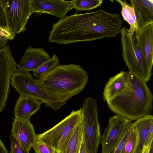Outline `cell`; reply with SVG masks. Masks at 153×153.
I'll list each match as a JSON object with an SVG mask.
<instances>
[{
	"label": "cell",
	"instance_id": "obj_1",
	"mask_svg": "<svg viewBox=\"0 0 153 153\" xmlns=\"http://www.w3.org/2000/svg\"><path fill=\"white\" fill-rule=\"evenodd\" d=\"M123 25L118 14L106 12L102 9L90 13L75 14L53 24L48 41L59 44L114 38Z\"/></svg>",
	"mask_w": 153,
	"mask_h": 153
},
{
	"label": "cell",
	"instance_id": "obj_2",
	"mask_svg": "<svg viewBox=\"0 0 153 153\" xmlns=\"http://www.w3.org/2000/svg\"><path fill=\"white\" fill-rule=\"evenodd\" d=\"M153 96L146 82L128 71L126 86L108 104L115 114L131 121H135L152 110Z\"/></svg>",
	"mask_w": 153,
	"mask_h": 153
},
{
	"label": "cell",
	"instance_id": "obj_3",
	"mask_svg": "<svg viewBox=\"0 0 153 153\" xmlns=\"http://www.w3.org/2000/svg\"><path fill=\"white\" fill-rule=\"evenodd\" d=\"M35 79L44 91L66 102L82 91L88 83V77L80 65L72 63L59 65Z\"/></svg>",
	"mask_w": 153,
	"mask_h": 153
},
{
	"label": "cell",
	"instance_id": "obj_4",
	"mask_svg": "<svg viewBox=\"0 0 153 153\" xmlns=\"http://www.w3.org/2000/svg\"><path fill=\"white\" fill-rule=\"evenodd\" d=\"M127 29L124 27L120 33L124 60L129 72L147 82L151 78L152 72L147 67L142 51L135 39V33L130 38Z\"/></svg>",
	"mask_w": 153,
	"mask_h": 153
},
{
	"label": "cell",
	"instance_id": "obj_5",
	"mask_svg": "<svg viewBox=\"0 0 153 153\" xmlns=\"http://www.w3.org/2000/svg\"><path fill=\"white\" fill-rule=\"evenodd\" d=\"M10 84L20 95L32 96L41 104L45 103L46 106L52 108L56 111L66 103L42 90L29 72L18 70L12 75Z\"/></svg>",
	"mask_w": 153,
	"mask_h": 153
},
{
	"label": "cell",
	"instance_id": "obj_6",
	"mask_svg": "<svg viewBox=\"0 0 153 153\" xmlns=\"http://www.w3.org/2000/svg\"><path fill=\"white\" fill-rule=\"evenodd\" d=\"M81 108L83 140L90 153H97L101 135L97 100L89 97L86 98Z\"/></svg>",
	"mask_w": 153,
	"mask_h": 153
},
{
	"label": "cell",
	"instance_id": "obj_7",
	"mask_svg": "<svg viewBox=\"0 0 153 153\" xmlns=\"http://www.w3.org/2000/svg\"><path fill=\"white\" fill-rule=\"evenodd\" d=\"M81 108L71 113L53 127L45 132L36 134V138L52 148L56 153L62 149L71 131L81 120Z\"/></svg>",
	"mask_w": 153,
	"mask_h": 153
},
{
	"label": "cell",
	"instance_id": "obj_8",
	"mask_svg": "<svg viewBox=\"0 0 153 153\" xmlns=\"http://www.w3.org/2000/svg\"><path fill=\"white\" fill-rule=\"evenodd\" d=\"M31 0H7L4 10L9 29L15 35L27 30L26 26L33 13Z\"/></svg>",
	"mask_w": 153,
	"mask_h": 153
},
{
	"label": "cell",
	"instance_id": "obj_9",
	"mask_svg": "<svg viewBox=\"0 0 153 153\" xmlns=\"http://www.w3.org/2000/svg\"><path fill=\"white\" fill-rule=\"evenodd\" d=\"M131 121L119 115L110 117L107 126L101 136L102 153H111L120 141Z\"/></svg>",
	"mask_w": 153,
	"mask_h": 153
},
{
	"label": "cell",
	"instance_id": "obj_10",
	"mask_svg": "<svg viewBox=\"0 0 153 153\" xmlns=\"http://www.w3.org/2000/svg\"><path fill=\"white\" fill-rule=\"evenodd\" d=\"M12 54L10 47L7 44L0 49V112L4 109L8 95L10 93L11 78L18 70Z\"/></svg>",
	"mask_w": 153,
	"mask_h": 153
},
{
	"label": "cell",
	"instance_id": "obj_11",
	"mask_svg": "<svg viewBox=\"0 0 153 153\" xmlns=\"http://www.w3.org/2000/svg\"><path fill=\"white\" fill-rule=\"evenodd\" d=\"M33 13L40 16L43 13L54 16L61 19L73 9L71 1L63 0H31Z\"/></svg>",
	"mask_w": 153,
	"mask_h": 153
},
{
	"label": "cell",
	"instance_id": "obj_12",
	"mask_svg": "<svg viewBox=\"0 0 153 153\" xmlns=\"http://www.w3.org/2000/svg\"><path fill=\"white\" fill-rule=\"evenodd\" d=\"M30 119H15L12 123L11 135L19 142L21 147L30 151L36 138L33 126Z\"/></svg>",
	"mask_w": 153,
	"mask_h": 153
},
{
	"label": "cell",
	"instance_id": "obj_13",
	"mask_svg": "<svg viewBox=\"0 0 153 153\" xmlns=\"http://www.w3.org/2000/svg\"><path fill=\"white\" fill-rule=\"evenodd\" d=\"M50 58L49 55L43 48H34L29 45L17 67L20 71L33 72Z\"/></svg>",
	"mask_w": 153,
	"mask_h": 153
},
{
	"label": "cell",
	"instance_id": "obj_14",
	"mask_svg": "<svg viewBox=\"0 0 153 153\" xmlns=\"http://www.w3.org/2000/svg\"><path fill=\"white\" fill-rule=\"evenodd\" d=\"M135 37L145 57L147 67L152 72L153 63V23L136 30Z\"/></svg>",
	"mask_w": 153,
	"mask_h": 153
},
{
	"label": "cell",
	"instance_id": "obj_15",
	"mask_svg": "<svg viewBox=\"0 0 153 153\" xmlns=\"http://www.w3.org/2000/svg\"><path fill=\"white\" fill-rule=\"evenodd\" d=\"M133 9L138 30L153 23V0H130Z\"/></svg>",
	"mask_w": 153,
	"mask_h": 153
},
{
	"label": "cell",
	"instance_id": "obj_16",
	"mask_svg": "<svg viewBox=\"0 0 153 153\" xmlns=\"http://www.w3.org/2000/svg\"><path fill=\"white\" fill-rule=\"evenodd\" d=\"M41 104L32 96L20 95L14 106L13 114L15 119H30L40 108Z\"/></svg>",
	"mask_w": 153,
	"mask_h": 153
},
{
	"label": "cell",
	"instance_id": "obj_17",
	"mask_svg": "<svg viewBox=\"0 0 153 153\" xmlns=\"http://www.w3.org/2000/svg\"><path fill=\"white\" fill-rule=\"evenodd\" d=\"M128 78V72L123 71L109 78L103 92V99L107 104L123 90L126 86Z\"/></svg>",
	"mask_w": 153,
	"mask_h": 153
},
{
	"label": "cell",
	"instance_id": "obj_18",
	"mask_svg": "<svg viewBox=\"0 0 153 153\" xmlns=\"http://www.w3.org/2000/svg\"><path fill=\"white\" fill-rule=\"evenodd\" d=\"M83 139L82 117L71 131L62 149L58 153H80Z\"/></svg>",
	"mask_w": 153,
	"mask_h": 153
},
{
	"label": "cell",
	"instance_id": "obj_19",
	"mask_svg": "<svg viewBox=\"0 0 153 153\" xmlns=\"http://www.w3.org/2000/svg\"><path fill=\"white\" fill-rule=\"evenodd\" d=\"M153 122V116L151 114L145 115L132 123L137 130L139 140L135 153H143L144 145L150 125Z\"/></svg>",
	"mask_w": 153,
	"mask_h": 153
},
{
	"label": "cell",
	"instance_id": "obj_20",
	"mask_svg": "<svg viewBox=\"0 0 153 153\" xmlns=\"http://www.w3.org/2000/svg\"><path fill=\"white\" fill-rule=\"evenodd\" d=\"M115 1L120 4L122 7L121 13L123 20L130 25V29L127 30L129 36L131 38L137 29L136 19L133 9L131 4L125 0L123 1L116 0Z\"/></svg>",
	"mask_w": 153,
	"mask_h": 153
},
{
	"label": "cell",
	"instance_id": "obj_21",
	"mask_svg": "<svg viewBox=\"0 0 153 153\" xmlns=\"http://www.w3.org/2000/svg\"><path fill=\"white\" fill-rule=\"evenodd\" d=\"M59 59L58 56L53 54L52 58L46 61L37 69L33 72L35 79H37L50 71L59 65Z\"/></svg>",
	"mask_w": 153,
	"mask_h": 153
},
{
	"label": "cell",
	"instance_id": "obj_22",
	"mask_svg": "<svg viewBox=\"0 0 153 153\" xmlns=\"http://www.w3.org/2000/svg\"><path fill=\"white\" fill-rule=\"evenodd\" d=\"M73 9L77 11H89L100 6L102 0H73L71 1Z\"/></svg>",
	"mask_w": 153,
	"mask_h": 153
},
{
	"label": "cell",
	"instance_id": "obj_23",
	"mask_svg": "<svg viewBox=\"0 0 153 153\" xmlns=\"http://www.w3.org/2000/svg\"><path fill=\"white\" fill-rule=\"evenodd\" d=\"M138 140V131L134 126V128L129 135L120 153H135Z\"/></svg>",
	"mask_w": 153,
	"mask_h": 153
},
{
	"label": "cell",
	"instance_id": "obj_24",
	"mask_svg": "<svg viewBox=\"0 0 153 153\" xmlns=\"http://www.w3.org/2000/svg\"><path fill=\"white\" fill-rule=\"evenodd\" d=\"M16 35L8 28L4 10L0 6V40H11Z\"/></svg>",
	"mask_w": 153,
	"mask_h": 153
},
{
	"label": "cell",
	"instance_id": "obj_25",
	"mask_svg": "<svg viewBox=\"0 0 153 153\" xmlns=\"http://www.w3.org/2000/svg\"><path fill=\"white\" fill-rule=\"evenodd\" d=\"M32 147L35 153H56L52 148L36 138Z\"/></svg>",
	"mask_w": 153,
	"mask_h": 153
},
{
	"label": "cell",
	"instance_id": "obj_26",
	"mask_svg": "<svg viewBox=\"0 0 153 153\" xmlns=\"http://www.w3.org/2000/svg\"><path fill=\"white\" fill-rule=\"evenodd\" d=\"M134 128V126L131 123L126 133L116 146L111 153H120L131 132Z\"/></svg>",
	"mask_w": 153,
	"mask_h": 153
},
{
	"label": "cell",
	"instance_id": "obj_27",
	"mask_svg": "<svg viewBox=\"0 0 153 153\" xmlns=\"http://www.w3.org/2000/svg\"><path fill=\"white\" fill-rule=\"evenodd\" d=\"M11 143L10 153H29L21 146L18 140L11 135L10 137Z\"/></svg>",
	"mask_w": 153,
	"mask_h": 153
},
{
	"label": "cell",
	"instance_id": "obj_28",
	"mask_svg": "<svg viewBox=\"0 0 153 153\" xmlns=\"http://www.w3.org/2000/svg\"><path fill=\"white\" fill-rule=\"evenodd\" d=\"M153 141V122L150 126L144 145V147L147 148L150 146Z\"/></svg>",
	"mask_w": 153,
	"mask_h": 153
},
{
	"label": "cell",
	"instance_id": "obj_29",
	"mask_svg": "<svg viewBox=\"0 0 153 153\" xmlns=\"http://www.w3.org/2000/svg\"><path fill=\"white\" fill-rule=\"evenodd\" d=\"M80 153H90L83 140L81 145Z\"/></svg>",
	"mask_w": 153,
	"mask_h": 153
},
{
	"label": "cell",
	"instance_id": "obj_30",
	"mask_svg": "<svg viewBox=\"0 0 153 153\" xmlns=\"http://www.w3.org/2000/svg\"><path fill=\"white\" fill-rule=\"evenodd\" d=\"M0 153H8L5 147L2 142L0 136Z\"/></svg>",
	"mask_w": 153,
	"mask_h": 153
},
{
	"label": "cell",
	"instance_id": "obj_31",
	"mask_svg": "<svg viewBox=\"0 0 153 153\" xmlns=\"http://www.w3.org/2000/svg\"><path fill=\"white\" fill-rule=\"evenodd\" d=\"M7 3V0H0V6L4 10Z\"/></svg>",
	"mask_w": 153,
	"mask_h": 153
},
{
	"label": "cell",
	"instance_id": "obj_32",
	"mask_svg": "<svg viewBox=\"0 0 153 153\" xmlns=\"http://www.w3.org/2000/svg\"><path fill=\"white\" fill-rule=\"evenodd\" d=\"M8 42V40H6L3 41L0 40V49L5 45H7Z\"/></svg>",
	"mask_w": 153,
	"mask_h": 153
},
{
	"label": "cell",
	"instance_id": "obj_33",
	"mask_svg": "<svg viewBox=\"0 0 153 153\" xmlns=\"http://www.w3.org/2000/svg\"><path fill=\"white\" fill-rule=\"evenodd\" d=\"M148 153H153V141L151 143Z\"/></svg>",
	"mask_w": 153,
	"mask_h": 153
},
{
	"label": "cell",
	"instance_id": "obj_34",
	"mask_svg": "<svg viewBox=\"0 0 153 153\" xmlns=\"http://www.w3.org/2000/svg\"><path fill=\"white\" fill-rule=\"evenodd\" d=\"M150 146L147 148H145L144 147L143 153H148Z\"/></svg>",
	"mask_w": 153,
	"mask_h": 153
}]
</instances>
